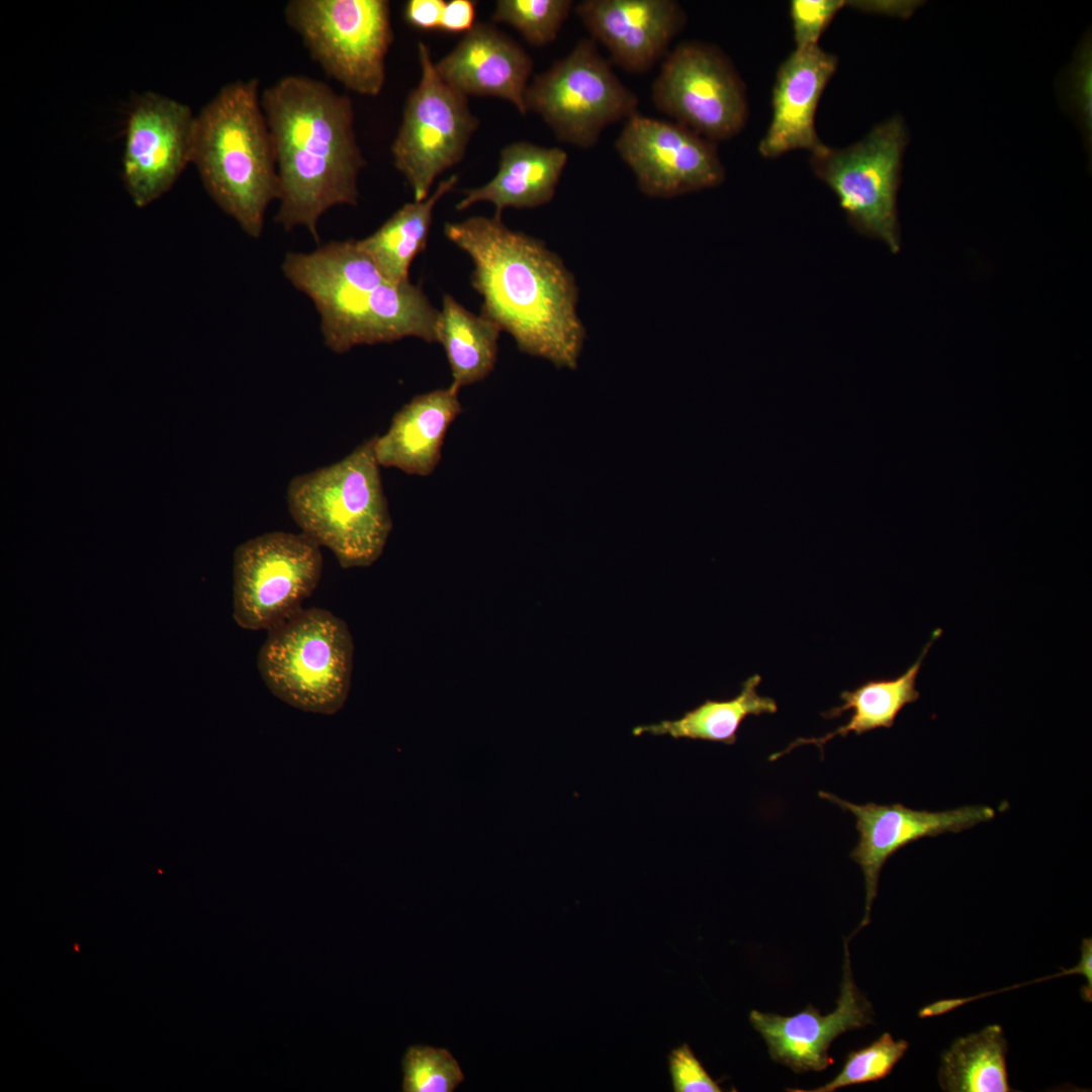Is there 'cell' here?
<instances>
[{
  "mask_svg": "<svg viewBox=\"0 0 1092 1092\" xmlns=\"http://www.w3.org/2000/svg\"><path fill=\"white\" fill-rule=\"evenodd\" d=\"M445 237L472 261L480 314L508 333L518 349L574 369L585 328L573 274L544 242L508 228L502 215L446 222Z\"/></svg>",
  "mask_w": 1092,
  "mask_h": 1092,
  "instance_id": "obj_1",
  "label": "cell"
},
{
  "mask_svg": "<svg viewBox=\"0 0 1092 1092\" xmlns=\"http://www.w3.org/2000/svg\"><path fill=\"white\" fill-rule=\"evenodd\" d=\"M261 105L279 181L275 221L287 232L305 228L318 242L325 212L358 204V177L366 162L353 103L325 82L287 75L263 91Z\"/></svg>",
  "mask_w": 1092,
  "mask_h": 1092,
  "instance_id": "obj_2",
  "label": "cell"
},
{
  "mask_svg": "<svg viewBox=\"0 0 1092 1092\" xmlns=\"http://www.w3.org/2000/svg\"><path fill=\"white\" fill-rule=\"evenodd\" d=\"M281 269L313 302L324 343L334 353L405 338L438 341L440 309L420 285L387 279L357 240L331 241L309 253L289 252Z\"/></svg>",
  "mask_w": 1092,
  "mask_h": 1092,
  "instance_id": "obj_3",
  "label": "cell"
},
{
  "mask_svg": "<svg viewBox=\"0 0 1092 1092\" xmlns=\"http://www.w3.org/2000/svg\"><path fill=\"white\" fill-rule=\"evenodd\" d=\"M192 163L220 209L260 238L279 181L258 79L223 86L195 116Z\"/></svg>",
  "mask_w": 1092,
  "mask_h": 1092,
  "instance_id": "obj_4",
  "label": "cell"
},
{
  "mask_svg": "<svg viewBox=\"0 0 1092 1092\" xmlns=\"http://www.w3.org/2000/svg\"><path fill=\"white\" fill-rule=\"evenodd\" d=\"M380 467L373 437L287 486L288 512L301 533L330 549L343 568L373 564L391 532Z\"/></svg>",
  "mask_w": 1092,
  "mask_h": 1092,
  "instance_id": "obj_5",
  "label": "cell"
},
{
  "mask_svg": "<svg viewBox=\"0 0 1092 1092\" xmlns=\"http://www.w3.org/2000/svg\"><path fill=\"white\" fill-rule=\"evenodd\" d=\"M258 658L259 673L278 699L305 712L333 715L351 687L354 643L333 613L301 609L270 629Z\"/></svg>",
  "mask_w": 1092,
  "mask_h": 1092,
  "instance_id": "obj_6",
  "label": "cell"
},
{
  "mask_svg": "<svg viewBox=\"0 0 1092 1092\" xmlns=\"http://www.w3.org/2000/svg\"><path fill=\"white\" fill-rule=\"evenodd\" d=\"M284 16L329 77L359 95L381 93L394 39L389 1L291 0Z\"/></svg>",
  "mask_w": 1092,
  "mask_h": 1092,
  "instance_id": "obj_7",
  "label": "cell"
},
{
  "mask_svg": "<svg viewBox=\"0 0 1092 1092\" xmlns=\"http://www.w3.org/2000/svg\"><path fill=\"white\" fill-rule=\"evenodd\" d=\"M908 141L904 119L894 115L848 147L825 145L810 156L813 172L836 195L849 223L894 254L901 247L897 193Z\"/></svg>",
  "mask_w": 1092,
  "mask_h": 1092,
  "instance_id": "obj_8",
  "label": "cell"
},
{
  "mask_svg": "<svg viewBox=\"0 0 1092 1092\" xmlns=\"http://www.w3.org/2000/svg\"><path fill=\"white\" fill-rule=\"evenodd\" d=\"M638 104L593 38L578 40L525 92L527 113L538 114L559 141L581 149L594 147L607 126L637 113Z\"/></svg>",
  "mask_w": 1092,
  "mask_h": 1092,
  "instance_id": "obj_9",
  "label": "cell"
},
{
  "mask_svg": "<svg viewBox=\"0 0 1092 1092\" xmlns=\"http://www.w3.org/2000/svg\"><path fill=\"white\" fill-rule=\"evenodd\" d=\"M418 57L421 77L407 95L391 145L393 165L405 178L414 201L426 199L436 178L463 159L479 126L468 97L440 77L424 41L418 43Z\"/></svg>",
  "mask_w": 1092,
  "mask_h": 1092,
  "instance_id": "obj_10",
  "label": "cell"
},
{
  "mask_svg": "<svg viewBox=\"0 0 1092 1092\" xmlns=\"http://www.w3.org/2000/svg\"><path fill=\"white\" fill-rule=\"evenodd\" d=\"M321 547L304 534L269 532L234 553V619L247 630L276 627L297 612L316 588Z\"/></svg>",
  "mask_w": 1092,
  "mask_h": 1092,
  "instance_id": "obj_11",
  "label": "cell"
},
{
  "mask_svg": "<svg viewBox=\"0 0 1092 1092\" xmlns=\"http://www.w3.org/2000/svg\"><path fill=\"white\" fill-rule=\"evenodd\" d=\"M656 108L714 143L738 134L747 119L745 87L718 48L687 40L663 59L652 85Z\"/></svg>",
  "mask_w": 1092,
  "mask_h": 1092,
  "instance_id": "obj_12",
  "label": "cell"
},
{
  "mask_svg": "<svg viewBox=\"0 0 1092 1092\" xmlns=\"http://www.w3.org/2000/svg\"><path fill=\"white\" fill-rule=\"evenodd\" d=\"M615 148L650 197L713 188L725 178L716 143L674 121L637 112L626 120Z\"/></svg>",
  "mask_w": 1092,
  "mask_h": 1092,
  "instance_id": "obj_13",
  "label": "cell"
},
{
  "mask_svg": "<svg viewBox=\"0 0 1092 1092\" xmlns=\"http://www.w3.org/2000/svg\"><path fill=\"white\" fill-rule=\"evenodd\" d=\"M195 115L184 103L147 92L126 120L123 179L132 202L145 207L160 198L192 163Z\"/></svg>",
  "mask_w": 1092,
  "mask_h": 1092,
  "instance_id": "obj_14",
  "label": "cell"
},
{
  "mask_svg": "<svg viewBox=\"0 0 1092 1092\" xmlns=\"http://www.w3.org/2000/svg\"><path fill=\"white\" fill-rule=\"evenodd\" d=\"M819 797L855 817L858 842L851 850L850 857L860 867L866 888L864 915L858 929L870 923L881 870L894 853L921 838L958 833L990 821L995 816L993 808L982 805L931 812L914 810L900 803L857 805L822 791Z\"/></svg>",
  "mask_w": 1092,
  "mask_h": 1092,
  "instance_id": "obj_15",
  "label": "cell"
},
{
  "mask_svg": "<svg viewBox=\"0 0 1092 1092\" xmlns=\"http://www.w3.org/2000/svg\"><path fill=\"white\" fill-rule=\"evenodd\" d=\"M749 1020L766 1042L772 1061L796 1073L821 1072L831 1066V1042L842 1033L873 1022L872 1004L853 980L847 939L840 995L832 1012L822 1015L812 1005L792 1016L751 1010Z\"/></svg>",
  "mask_w": 1092,
  "mask_h": 1092,
  "instance_id": "obj_16",
  "label": "cell"
},
{
  "mask_svg": "<svg viewBox=\"0 0 1092 1092\" xmlns=\"http://www.w3.org/2000/svg\"><path fill=\"white\" fill-rule=\"evenodd\" d=\"M574 11L613 63L637 74L666 57L687 22L674 0H583Z\"/></svg>",
  "mask_w": 1092,
  "mask_h": 1092,
  "instance_id": "obj_17",
  "label": "cell"
},
{
  "mask_svg": "<svg viewBox=\"0 0 1092 1092\" xmlns=\"http://www.w3.org/2000/svg\"><path fill=\"white\" fill-rule=\"evenodd\" d=\"M837 65L836 56L819 46L796 49L780 65L772 88L771 120L758 145L763 158L796 150L813 154L825 146L815 129V114Z\"/></svg>",
  "mask_w": 1092,
  "mask_h": 1092,
  "instance_id": "obj_18",
  "label": "cell"
},
{
  "mask_svg": "<svg viewBox=\"0 0 1092 1092\" xmlns=\"http://www.w3.org/2000/svg\"><path fill=\"white\" fill-rule=\"evenodd\" d=\"M533 65L513 38L489 23L476 22L435 68L463 95L500 98L526 115L525 92Z\"/></svg>",
  "mask_w": 1092,
  "mask_h": 1092,
  "instance_id": "obj_19",
  "label": "cell"
},
{
  "mask_svg": "<svg viewBox=\"0 0 1092 1092\" xmlns=\"http://www.w3.org/2000/svg\"><path fill=\"white\" fill-rule=\"evenodd\" d=\"M459 390L451 383L415 396L397 411L388 430L374 437L379 465L429 476L437 468L449 427L461 414Z\"/></svg>",
  "mask_w": 1092,
  "mask_h": 1092,
  "instance_id": "obj_20",
  "label": "cell"
},
{
  "mask_svg": "<svg viewBox=\"0 0 1092 1092\" xmlns=\"http://www.w3.org/2000/svg\"><path fill=\"white\" fill-rule=\"evenodd\" d=\"M567 153L558 147H542L527 141L500 150L495 175L482 186L464 190L458 211L478 202H489L495 214L506 208H535L549 203L567 164Z\"/></svg>",
  "mask_w": 1092,
  "mask_h": 1092,
  "instance_id": "obj_21",
  "label": "cell"
},
{
  "mask_svg": "<svg viewBox=\"0 0 1092 1092\" xmlns=\"http://www.w3.org/2000/svg\"><path fill=\"white\" fill-rule=\"evenodd\" d=\"M937 629L929 642L923 647L919 657L901 675L894 678L869 679L851 691L840 694L842 704L823 713V717L834 719L851 711L848 721L821 737L797 738L785 749L770 754L774 761L799 746L813 744L823 754V746L836 736H847L853 732L861 735L878 728H891L903 708L916 702L920 693L916 689V679L929 648L940 635Z\"/></svg>",
  "mask_w": 1092,
  "mask_h": 1092,
  "instance_id": "obj_22",
  "label": "cell"
},
{
  "mask_svg": "<svg viewBox=\"0 0 1092 1092\" xmlns=\"http://www.w3.org/2000/svg\"><path fill=\"white\" fill-rule=\"evenodd\" d=\"M457 182V175L441 181L426 199L403 204L375 232L357 240L359 248L387 279L394 283L410 281L411 265L427 247L434 209Z\"/></svg>",
  "mask_w": 1092,
  "mask_h": 1092,
  "instance_id": "obj_23",
  "label": "cell"
},
{
  "mask_svg": "<svg viewBox=\"0 0 1092 1092\" xmlns=\"http://www.w3.org/2000/svg\"><path fill=\"white\" fill-rule=\"evenodd\" d=\"M502 330L485 316L445 294L439 313L437 343L443 346L452 383L458 388L486 378L494 369Z\"/></svg>",
  "mask_w": 1092,
  "mask_h": 1092,
  "instance_id": "obj_24",
  "label": "cell"
},
{
  "mask_svg": "<svg viewBox=\"0 0 1092 1092\" xmlns=\"http://www.w3.org/2000/svg\"><path fill=\"white\" fill-rule=\"evenodd\" d=\"M760 682L761 676L753 674L743 681L740 693L733 699L706 700L678 719L637 726L632 733L635 736L648 733L732 745L737 740L741 723L748 716L775 714L778 711L772 698L757 693Z\"/></svg>",
  "mask_w": 1092,
  "mask_h": 1092,
  "instance_id": "obj_25",
  "label": "cell"
},
{
  "mask_svg": "<svg viewBox=\"0 0 1092 1092\" xmlns=\"http://www.w3.org/2000/svg\"><path fill=\"white\" fill-rule=\"evenodd\" d=\"M1007 1052L1008 1042L998 1024L957 1038L941 1056L940 1088L947 1092L1011 1091Z\"/></svg>",
  "mask_w": 1092,
  "mask_h": 1092,
  "instance_id": "obj_26",
  "label": "cell"
},
{
  "mask_svg": "<svg viewBox=\"0 0 1092 1092\" xmlns=\"http://www.w3.org/2000/svg\"><path fill=\"white\" fill-rule=\"evenodd\" d=\"M570 0H498L492 20L518 30L533 47L553 42L567 19Z\"/></svg>",
  "mask_w": 1092,
  "mask_h": 1092,
  "instance_id": "obj_27",
  "label": "cell"
},
{
  "mask_svg": "<svg viewBox=\"0 0 1092 1092\" xmlns=\"http://www.w3.org/2000/svg\"><path fill=\"white\" fill-rule=\"evenodd\" d=\"M904 1039L896 1040L885 1032L875 1041L850 1052L840 1072L826 1084L814 1089H788L792 1092H833L847 1086L877 1082L886 1078L908 1050Z\"/></svg>",
  "mask_w": 1092,
  "mask_h": 1092,
  "instance_id": "obj_28",
  "label": "cell"
},
{
  "mask_svg": "<svg viewBox=\"0 0 1092 1092\" xmlns=\"http://www.w3.org/2000/svg\"><path fill=\"white\" fill-rule=\"evenodd\" d=\"M402 1091L452 1092L464 1080L453 1056L445 1049L412 1045L402 1058Z\"/></svg>",
  "mask_w": 1092,
  "mask_h": 1092,
  "instance_id": "obj_29",
  "label": "cell"
},
{
  "mask_svg": "<svg viewBox=\"0 0 1092 1092\" xmlns=\"http://www.w3.org/2000/svg\"><path fill=\"white\" fill-rule=\"evenodd\" d=\"M844 6L843 0L791 1L790 16L796 49L818 46L821 34Z\"/></svg>",
  "mask_w": 1092,
  "mask_h": 1092,
  "instance_id": "obj_30",
  "label": "cell"
},
{
  "mask_svg": "<svg viewBox=\"0 0 1092 1092\" xmlns=\"http://www.w3.org/2000/svg\"><path fill=\"white\" fill-rule=\"evenodd\" d=\"M1090 38L1086 37L1079 47L1068 76L1069 102L1079 118L1086 135H1091V85L1092 58Z\"/></svg>",
  "mask_w": 1092,
  "mask_h": 1092,
  "instance_id": "obj_31",
  "label": "cell"
},
{
  "mask_svg": "<svg viewBox=\"0 0 1092 1092\" xmlns=\"http://www.w3.org/2000/svg\"><path fill=\"white\" fill-rule=\"evenodd\" d=\"M668 1068L675 1092H721V1086L708 1074L688 1043L672 1050Z\"/></svg>",
  "mask_w": 1092,
  "mask_h": 1092,
  "instance_id": "obj_32",
  "label": "cell"
},
{
  "mask_svg": "<svg viewBox=\"0 0 1092 1092\" xmlns=\"http://www.w3.org/2000/svg\"><path fill=\"white\" fill-rule=\"evenodd\" d=\"M445 4L443 0H410L404 5L403 17L415 28L440 29Z\"/></svg>",
  "mask_w": 1092,
  "mask_h": 1092,
  "instance_id": "obj_33",
  "label": "cell"
},
{
  "mask_svg": "<svg viewBox=\"0 0 1092 1092\" xmlns=\"http://www.w3.org/2000/svg\"><path fill=\"white\" fill-rule=\"evenodd\" d=\"M476 3L471 0H451L446 2L440 29L446 32H467L475 22Z\"/></svg>",
  "mask_w": 1092,
  "mask_h": 1092,
  "instance_id": "obj_34",
  "label": "cell"
},
{
  "mask_svg": "<svg viewBox=\"0 0 1092 1092\" xmlns=\"http://www.w3.org/2000/svg\"><path fill=\"white\" fill-rule=\"evenodd\" d=\"M858 11L899 17H909L920 5L917 1H845Z\"/></svg>",
  "mask_w": 1092,
  "mask_h": 1092,
  "instance_id": "obj_35",
  "label": "cell"
}]
</instances>
